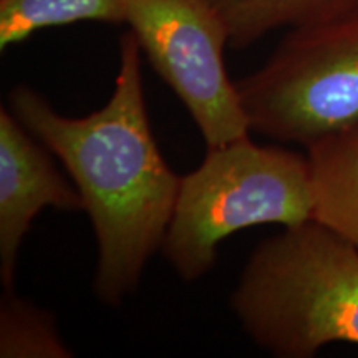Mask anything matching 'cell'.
I'll list each match as a JSON object with an SVG mask.
<instances>
[{
	"label": "cell",
	"mask_w": 358,
	"mask_h": 358,
	"mask_svg": "<svg viewBox=\"0 0 358 358\" xmlns=\"http://www.w3.org/2000/svg\"><path fill=\"white\" fill-rule=\"evenodd\" d=\"M141 53L131 30L123 34L113 95L82 118L60 115L27 85L8 92V110L60 159L82 196L98 248L93 289L110 307L138 289L163 248L181 185L151 131Z\"/></svg>",
	"instance_id": "1"
},
{
	"label": "cell",
	"mask_w": 358,
	"mask_h": 358,
	"mask_svg": "<svg viewBox=\"0 0 358 358\" xmlns=\"http://www.w3.org/2000/svg\"><path fill=\"white\" fill-rule=\"evenodd\" d=\"M73 353L58 332L55 315L3 289L0 299V357L70 358Z\"/></svg>",
	"instance_id": "10"
},
{
	"label": "cell",
	"mask_w": 358,
	"mask_h": 358,
	"mask_svg": "<svg viewBox=\"0 0 358 358\" xmlns=\"http://www.w3.org/2000/svg\"><path fill=\"white\" fill-rule=\"evenodd\" d=\"M156 73L185 103L206 146L248 136L237 85L224 64L227 29L208 0H127V20Z\"/></svg>",
	"instance_id": "5"
},
{
	"label": "cell",
	"mask_w": 358,
	"mask_h": 358,
	"mask_svg": "<svg viewBox=\"0 0 358 358\" xmlns=\"http://www.w3.org/2000/svg\"><path fill=\"white\" fill-rule=\"evenodd\" d=\"M231 306L250 340L274 357L358 345V249L315 219L284 227L250 254Z\"/></svg>",
	"instance_id": "2"
},
{
	"label": "cell",
	"mask_w": 358,
	"mask_h": 358,
	"mask_svg": "<svg viewBox=\"0 0 358 358\" xmlns=\"http://www.w3.org/2000/svg\"><path fill=\"white\" fill-rule=\"evenodd\" d=\"M313 219L358 249V127L306 146Z\"/></svg>",
	"instance_id": "7"
},
{
	"label": "cell",
	"mask_w": 358,
	"mask_h": 358,
	"mask_svg": "<svg viewBox=\"0 0 358 358\" xmlns=\"http://www.w3.org/2000/svg\"><path fill=\"white\" fill-rule=\"evenodd\" d=\"M250 131L303 148L358 127V0L287 29L236 82Z\"/></svg>",
	"instance_id": "4"
},
{
	"label": "cell",
	"mask_w": 358,
	"mask_h": 358,
	"mask_svg": "<svg viewBox=\"0 0 358 358\" xmlns=\"http://www.w3.org/2000/svg\"><path fill=\"white\" fill-rule=\"evenodd\" d=\"M124 20L127 0H0V50L50 27Z\"/></svg>",
	"instance_id": "8"
},
{
	"label": "cell",
	"mask_w": 358,
	"mask_h": 358,
	"mask_svg": "<svg viewBox=\"0 0 358 358\" xmlns=\"http://www.w3.org/2000/svg\"><path fill=\"white\" fill-rule=\"evenodd\" d=\"M50 150L0 108V280L13 289L17 259L25 236L45 208L82 211L77 186L58 171Z\"/></svg>",
	"instance_id": "6"
},
{
	"label": "cell",
	"mask_w": 358,
	"mask_h": 358,
	"mask_svg": "<svg viewBox=\"0 0 358 358\" xmlns=\"http://www.w3.org/2000/svg\"><path fill=\"white\" fill-rule=\"evenodd\" d=\"M229 35V47L244 50L280 29L306 24L352 0H208Z\"/></svg>",
	"instance_id": "9"
},
{
	"label": "cell",
	"mask_w": 358,
	"mask_h": 358,
	"mask_svg": "<svg viewBox=\"0 0 358 358\" xmlns=\"http://www.w3.org/2000/svg\"><path fill=\"white\" fill-rule=\"evenodd\" d=\"M313 219L308 156L249 134L208 148L203 163L181 176L161 252L187 282L211 271L226 237L262 224L294 227Z\"/></svg>",
	"instance_id": "3"
}]
</instances>
